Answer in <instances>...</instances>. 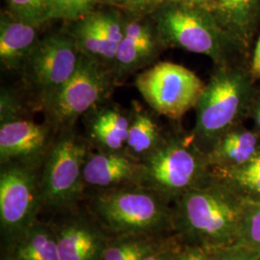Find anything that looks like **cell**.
<instances>
[{
  "label": "cell",
  "mask_w": 260,
  "mask_h": 260,
  "mask_svg": "<svg viewBox=\"0 0 260 260\" xmlns=\"http://www.w3.org/2000/svg\"><path fill=\"white\" fill-rule=\"evenodd\" d=\"M92 215L111 236H157L171 222L165 199L137 184L104 189L94 196Z\"/></svg>",
  "instance_id": "cell-1"
},
{
  "label": "cell",
  "mask_w": 260,
  "mask_h": 260,
  "mask_svg": "<svg viewBox=\"0 0 260 260\" xmlns=\"http://www.w3.org/2000/svg\"><path fill=\"white\" fill-rule=\"evenodd\" d=\"M241 208L216 188H193L181 196L178 223L186 235L207 249L223 247L239 235Z\"/></svg>",
  "instance_id": "cell-2"
},
{
  "label": "cell",
  "mask_w": 260,
  "mask_h": 260,
  "mask_svg": "<svg viewBox=\"0 0 260 260\" xmlns=\"http://www.w3.org/2000/svg\"><path fill=\"white\" fill-rule=\"evenodd\" d=\"M86 144L72 133H65L47 151L40 178L43 205L70 212L83 194V169L88 157Z\"/></svg>",
  "instance_id": "cell-3"
},
{
  "label": "cell",
  "mask_w": 260,
  "mask_h": 260,
  "mask_svg": "<svg viewBox=\"0 0 260 260\" xmlns=\"http://www.w3.org/2000/svg\"><path fill=\"white\" fill-rule=\"evenodd\" d=\"M43 206L41 183L33 166L11 162L0 173V224L2 237L11 248L37 222Z\"/></svg>",
  "instance_id": "cell-4"
},
{
  "label": "cell",
  "mask_w": 260,
  "mask_h": 260,
  "mask_svg": "<svg viewBox=\"0 0 260 260\" xmlns=\"http://www.w3.org/2000/svg\"><path fill=\"white\" fill-rule=\"evenodd\" d=\"M135 86L149 106L177 120L195 107L205 85L183 66L160 62L136 76Z\"/></svg>",
  "instance_id": "cell-5"
},
{
  "label": "cell",
  "mask_w": 260,
  "mask_h": 260,
  "mask_svg": "<svg viewBox=\"0 0 260 260\" xmlns=\"http://www.w3.org/2000/svg\"><path fill=\"white\" fill-rule=\"evenodd\" d=\"M111 85L106 66L80 54L75 74L45 103L49 121L57 128L72 125L103 102Z\"/></svg>",
  "instance_id": "cell-6"
},
{
  "label": "cell",
  "mask_w": 260,
  "mask_h": 260,
  "mask_svg": "<svg viewBox=\"0 0 260 260\" xmlns=\"http://www.w3.org/2000/svg\"><path fill=\"white\" fill-rule=\"evenodd\" d=\"M201 174V160L192 149L177 141H162L140 160L136 184L166 200L195 188Z\"/></svg>",
  "instance_id": "cell-7"
},
{
  "label": "cell",
  "mask_w": 260,
  "mask_h": 260,
  "mask_svg": "<svg viewBox=\"0 0 260 260\" xmlns=\"http://www.w3.org/2000/svg\"><path fill=\"white\" fill-rule=\"evenodd\" d=\"M79 56L72 35L59 33L39 41L24 66L44 104L75 74Z\"/></svg>",
  "instance_id": "cell-8"
},
{
  "label": "cell",
  "mask_w": 260,
  "mask_h": 260,
  "mask_svg": "<svg viewBox=\"0 0 260 260\" xmlns=\"http://www.w3.org/2000/svg\"><path fill=\"white\" fill-rule=\"evenodd\" d=\"M161 43L187 51L219 58L222 42L217 26L204 13L190 6H174L162 11L157 19Z\"/></svg>",
  "instance_id": "cell-9"
},
{
  "label": "cell",
  "mask_w": 260,
  "mask_h": 260,
  "mask_svg": "<svg viewBox=\"0 0 260 260\" xmlns=\"http://www.w3.org/2000/svg\"><path fill=\"white\" fill-rule=\"evenodd\" d=\"M244 79L235 73L222 72L205 85L197 103L196 132L205 139L221 134L235 119L245 94Z\"/></svg>",
  "instance_id": "cell-10"
},
{
  "label": "cell",
  "mask_w": 260,
  "mask_h": 260,
  "mask_svg": "<svg viewBox=\"0 0 260 260\" xmlns=\"http://www.w3.org/2000/svg\"><path fill=\"white\" fill-rule=\"evenodd\" d=\"M60 260H102L111 237L94 219L72 213L53 226Z\"/></svg>",
  "instance_id": "cell-11"
},
{
  "label": "cell",
  "mask_w": 260,
  "mask_h": 260,
  "mask_svg": "<svg viewBox=\"0 0 260 260\" xmlns=\"http://www.w3.org/2000/svg\"><path fill=\"white\" fill-rule=\"evenodd\" d=\"M48 128L37 122L17 118L0 125L1 164L11 162L35 165L47 156Z\"/></svg>",
  "instance_id": "cell-12"
},
{
  "label": "cell",
  "mask_w": 260,
  "mask_h": 260,
  "mask_svg": "<svg viewBox=\"0 0 260 260\" xmlns=\"http://www.w3.org/2000/svg\"><path fill=\"white\" fill-rule=\"evenodd\" d=\"M138 172L139 161L127 152L89 153L84 165V182L104 189L136 184Z\"/></svg>",
  "instance_id": "cell-13"
},
{
  "label": "cell",
  "mask_w": 260,
  "mask_h": 260,
  "mask_svg": "<svg viewBox=\"0 0 260 260\" xmlns=\"http://www.w3.org/2000/svg\"><path fill=\"white\" fill-rule=\"evenodd\" d=\"M39 43L37 26L12 17L0 22V61L7 70L24 66Z\"/></svg>",
  "instance_id": "cell-14"
},
{
  "label": "cell",
  "mask_w": 260,
  "mask_h": 260,
  "mask_svg": "<svg viewBox=\"0 0 260 260\" xmlns=\"http://www.w3.org/2000/svg\"><path fill=\"white\" fill-rule=\"evenodd\" d=\"M131 120L117 108L96 110L89 125L90 136L103 151H123Z\"/></svg>",
  "instance_id": "cell-15"
},
{
  "label": "cell",
  "mask_w": 260,
  "mask_h": 260,
  "mask_svg": "<svg viewBox=\"0 0 260 260\" xmlns=\"http://www.w3.org/2000/svg\"><path fill=\"white\" fill-rule=\"evenodd\" d=\"M15 260H60L53 226L45 223L32 224L12 247Z\"/></svg>",
  "instance_id": "cell-16"
},
{
  "label": "cell",
  "mask_w": 260,
  "mask_h": 260,
  "mask_svg": "<svg viewBox=\"0 0 260 260\" xmlns=\"http://www.w3.org/2000/svg\"><path fill=\"white\" fill-rule=\"evenodd\" d=\"M80 54L94 59L104 65L114 66L117 47L105 38L93 23L90 15L84 18L73 33Z\"/></svg>",
  "instance_id": "cell-17"
},
{
  "label": "cell",
  "mask_w": 260,
  "mask_h": 260,
  "mask_svg": "<svg viewBox=\"0 0 260 260\" xmlns=\"http://www.w3.org/2000/svg\"><path fill=\"white\" fill-rule=\"evenodd\" d=\"M135 112L130 123L125 152L140 161L156 149L163 140L152 117L146 112Z\"/></svg>",
  "instance_id": "cell-18"
},
{
  "label": "cell",
  "mask_w": 260,
  "mask_h": 260,
  "mask_svg": "<svg viewBox=\"0 0 260 260\" xmlns=\"http://www.w3.org/2000/svg\"><path fill=\"white\" fill-rule=\"evenodd\" d=\"M163 242L149 235L111 236L102 260H143Z\"/></svg>",
  "instance_id": "cell-19"
},
{
  "label": "cell",
  "mask_w": 260,
  "mask_h": 260,
  "mask_svg": "<svg viewBox=\"0 0 260 260\" xmlns=\"http://www.w3.org/2000/svg\"><path fill=\"white\" fill-rule=\"evenodd\" d=\"M257 141L249 131H233L224 135L216 145L212 159L240 166L256 153Z\"/></svg>",
  "instance_id": "cell-20"
},
{
  "label": "cell",
  "mask_w": 260,
  "mask_h": 260,
  "mask_svg": "<svg viewBox=\"0 0 260 260\" xmlns=\"http://www.w3.org/2000/svg\"><path fill=\"white\" fill-rule=\"evenodd\" d=\"M256 0H216V9L233 31L244 35L254 16Z\"/></svg>",
  "instance_id": "cell-21"
},
{
  "label": "cell",
  "mask_w": 260,
  "mask_h": 260,
  "mask_svg": "<svg viewBox=\"0 0 260 260\" xmlns=\"http://www.w3.org/2000/svg\"><path fill=\"white\" fill-rule=\"evenodd\" d=\"M153 53L151 50L140 47L132 38L124 34L122 41L117 47L114 63L116 74L118 76H122L134 72L148 63Z\"/></svg>",
  "instance_id": "cell-22"
},
{
  "label": "cell",
  "mask_w": 260,
  "mask_h": 260,
  "mask_svg": "<svg viewBox=\"0 0 260 260\" xmlns=\"http://www.w3.org/2000/svg\"><path fill=\"white\" fill-rule=\"evenodd\" d=\"M12 16L35 26L50 19L52 0H7Z\"/></svg>",
  "instance_id": "cell-23"
},
{
  "label": "cell",
  "mask_w": 260,
  "mask_h": 260,
  "mask_svg": "<svg viewBox=\"0 0 260 260\" xmlns=\"http://www.w3.org/2000/svg\"><path fill=\"white\" fill-rule=\"evenodd\" d=\"M238 237L245 248L260 253V203H250L243 209Z\"/></svg>",
  "instance_id": "cell-24"
},
{
  "label": "cell",
  "mask_w": 260,
  "mask_h": 260,
  "mask_svg": "<svg viewBox=\"0 0 260 260\" xmlns=\"http://www.w3.org/2000/svg\"><path fill=\"white\" fill-rule=\"evenodd\" d=\"M96 0H52L50 19H84L93 9Z\"/></svg>",
  "instance_id": "cell-25"
},
{
  "label": "cell",
  "mask_w": 260,
  "mask_h": 260,
  "mask_svg": "<svg viewBox=\"0 0 260 260\" xmlns=\"http://www.w3.org/2000/svg\"><path fill=\"white\" fill-rule=\"evenodd\" d=\"M232 178L239 185L260 195V151L232 172Z\"/></svg>",
  "instance_id": "cell-26"
},
{
  "label": "cell",
  "mask_w": 260,
  "mask_h": 260,
  "mask_svg": "<svg viewBox=\"0 0 260 260\" xmlns=\"http://www.w3.org/2000/svg\"><path fill=\"white\" fill-rule=\"evenodd\" d=\"M90 17L105 38L118 47L124 37V24L121 23L120 18L112 13L90 15Z\"/></svg>",
  "instance_id": "cell-27"
},
{
  "label": "cell",
  "mask_w": 260,
  "mask_h": 260,
  "mask_svg": "<svg viewBox=\"0 0 260 260\" xmlns=\"http://www.w3.org/2000/svg\"><path fill=\"white\" fill-rule=\"evenodd\" d=\"M212 251L215 260H258V253L247 248H215Z\"/></svg>",
  "instance_id": "cell-28"
},
{
  "label": "cell",
  "mask_w": 260,
  "mask_h": 260,
  "mask_svg": "<svg viewBox=\"0 0 260 260\" xmlns=\"http://www.w3.org/2000/svg\"><path fill=\"white\" fill-rule=\"evenodd\" d=\"M177 255V252L173 251L166 242H163L156 250L143 260H176Z\"/></svg>",
  "instance_id": "cell-29"
},
{
  "label": "cell",
  "mask_w": 260,
  "mask_h": 260,
  "mask_svg": "<svg viewBox=\"0 0 260 260\" xmlns=\"http://www.w3.org/2000/svg\"><path fill=\"white\" fill-rule=\"evenodd\" d=\"M166 0H131L128 8L133 12H148L165 2Z\"/></svg>",
  "instance_id": "cell-30"
},
{
  "label": "cell",
  "mask_w": 260,
  "mask_h": 260,
  "mask_svg": "<svg viewBox=\"0 0 260 260\" xmlns=\"http://www.w3.org/2000/svg\"><path fill=\"white\" fill-rule=\"evenodd\" d=\"M252 73L256 76L260 77V37L257 41L254 55H253V61H252Z\"/></svg>",
  "instance_id": "cell-31"
},
{
  "label": "cell",
  "mask_w": 260,
  "mask_h": 260,
  "mask_svg": "<svg viewBox=\"0 0 260 260\" xmlns=\"http://www.w3.org/2000/svg\"><path fill=\"white\" fill-rule=\"evenodd\" d=\"M106 2L114 4V5H120V6H126L128 7V5L131 2V0H105Z\"/></svg>",
  "instance_id": "cell-32"
},
{
  "label": "cell",
  "mask_w": 260,
  "mask_h": 260,
  "mask_svg": "<svg viewBox=\"0 0 260 260\" xmlns=\"http://www.w3.org/2000/svg\"><path fill=\"white\" fill-rule=\"evenodd\" d=\"M179 1H183L186 3H194V4H201V3H205L208 2L209 0H179Z\"/></svg>",
  "instance_id": "cell-33"
},
{
  "label": "cell",
  "mask_w": 260,
  "mask_h": 260,
  "mask_svg": "<svg viewBox=\"0 0 260 260\" xmlns=\"http://www.w3.org/2000/svg\"><path fill=\"white\" fill-rule=\"evenodd\" d=\"M256 121H257V124H258L260 128V107L258 111H257V115H256Z\"/></svg>",
  "instance_id": "cell-34"
},
{
  "label": "cell",
  "mask_w": 260,
  "mask_h": 260,
  "mask_svg": "<svg viewBox=\"0 0 260 260\" xmlns=\"http://www.w3.org/2000/svg\"><path fill=\"white\" fill-rule=\"evenodd\" d=\"M7 260H15V259H14V258H12V257H10L9 259H7Z\"/></svg>",
  "instance_id": "cell-35"
}]
</instances>
